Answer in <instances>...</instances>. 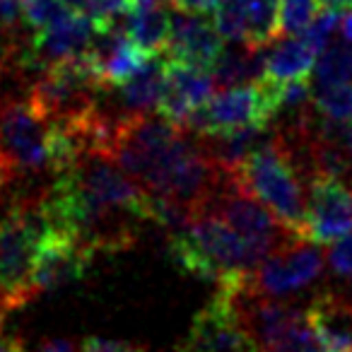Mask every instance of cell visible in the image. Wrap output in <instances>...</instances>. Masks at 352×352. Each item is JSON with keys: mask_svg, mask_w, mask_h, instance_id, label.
Listing matches in <instances>:
<instances>
[{"mask_svg": "<svg viewBox=\"0 0 352 352\" xmlns=\"http://www.w3.org/2000/svg\"><path fill=\"white\" fill-rule=\"evenodd\" d=\"M147 203L150 193L104 155H85L41 193L49 225L97 256L135 244L140 227L150 225Z\"/></svg>", "mask_w": 352, "mask_h": 352, "instance_id": "1", "label": "cell"}, {"mask_svg": "<svg viewBox=\"0 0 352 352\" xmlns=\"http://www.w3.org/2000/svg\"><path fill=\"white\" fill-rule=\"evenodd\" d=\"M166 256L182 273L230 292H239L249 273L265 261L239 232L210 210H198L186 230L166 236Z\"/></svg>", "mask_w": 352, "mask_h": 352, "instance_id": "2", "label": "cell"}, {"mask_svg": "<svg viewBox=\"0 0 352 352\" xmlns=\"http://www.w3.org/2000/svg\"><path fill=\"white\" fill-rule=\"evenodd\" d=\"M49 227L41 193L25 196L0 217V311H17L39 297L34 270Z\"/></svg>", "mask_w": 352, "mask_h": 352, "instance_id": "3", "label": "cell"}, {"mask_svg": "<svg viewBox=\"0 0 352 352\" xmlns=\"http://www.w3.org/2000/svg\"><path fill=\"white\" fill-rule=\"evenodd\" d=\"M244 191L261 201L287 232L302 239L307 217V182L283 150L275 131L251 152L234 176Z\"/></svg>", "mask_w": 352, "mask_h": 352, "instance_id": "4", "label": "cell"}, {"mask_svg": "<svg viewBox=\"0 0 352 352\" xmlns=\"http://www.w3.org/2000/svg\"><path fill=\"white\" fill-rule=\"evenodd\" d=\"M54 171L51 123H46L25 97L0 94V174L8 182Z\"/></svg>", "mask_w": 352, "mask_h": 352, "instance_id": "5", "label": "cell"}, {"mask_svg": "<svg viewBox=\"0 0 352 352\" xmlns=\"http://www.w3.org/2000/svg\"><path fill=\"white\" fill-rule=\"evenodd\" d=\"M278 118L275 87L268 80L241 87L217 89L203 109L186 121V131L198 138H222L244 128H270Z\"/></svg>", "mask_w": 352, "mask_h": 352, "instance_id": "6", "label": "cell"}, {"mask_svg": "<svg viewBox=\"0 0 352 352\" xmlns=\"http://www.w3.org/2000/svg\"><path fill=\"white\" fill-rule=\"evenodd\" d=\"M201 210H210L215 215H220L263 258H268L270 254L285 249V246L294 244V241H302L292 232L285 230L278 217L263 203L256 201L249 191H244L236 179H230Z\"/></svg>", "mask_w": 352, "mask_h": 352, "instance_id": "7", "label": "cell"}, {"mask_svg": "<svg viewBox=\"0 0 352 352\" xmlns=\"http://www.w3.org/2000/svg\"><path fill=\"white\" fill-rule=\"evenodd\" d=\"M176 352H261L230 289H217L193 316Z\"/></svg>", "mask_w": 352, "mask_h": 352, "instance_id": "8", "label": "cell"}, {"mask_svg": "<svg viewBox=\"0 0 352 352\" xmlns=\"http://www.w3.org/2000/svg\"><path fill=\"white\" fill-rule=\"evenodd\" d=\"M323 265L326 258L318 246L309 241H294L270 254L254 273H249L239 292L270 299L289 297L316 283L323 273Z\"/></svg>", "mask_w": 352, "mask_h": 352, "instance_id": "9", "label": "cell"}, {"mask_svg": "<svg viewBox=\"0 0 352 352\" xmlns=\"http://www.w3.org/2000/svg\"><path fill=\"white\" fill-rule=\"evenodd\" d=\"M352 234V184L331 176H316L307 186V217L302 241L336 244Z\"/></svg>", "mask_w": 352, "mask_h": 352, "instance_id": "10", "label": "cell"}, {"mask_svg": "<svg viewBox=\"0 0 352 352\" xmlns=\"http://www.w3.org/2000/svg\"><path fill=\"white\" fill-rule=\"evenodd\" d=\"M222 54H225V39L217 32L215 20L182 10L171 12L169 41L164 49L166 60L212 70Z\"/></svg>", "mask_w": 352, "mask_h": 352, "instance_id": "11", "label": "cell"}, {"mask_svg": "<svg viewBox=\"0 0 352 352\" xmlns=\"http://www.w3.org/2000/svg\"><path fill=\"white\" fill-rule=\"evenodd\" d=\"M97 254L75 241L70 234L49 227L34 270V287L39 294L54 292L85 278Z\"/></svg>", "mask_w": 352, "mask_h": 352, "instance_id": "12", "label": "cell"}, {"mask_svg": "<svg viewBox=\"0 0 352 352\" xmlns=\"http://www.w3.org/2000/svg\"><path fill=\"white\" fill-rule=\"evenodd\" d=\"M215 94V80L210 70L166 60V92L162 99L160 116L176 126H186V121L203 109Z\"/></svg>", "mask_w": 352, "mask_h": 352, "instance_id": "13", "label": "cell"}, {"mask_svg": "<svg viewBox=\"0 0 352 352\" xmlns=\"http://www.w3.org/2000/svg\"><path fill=\"white\" fill-rule=\"evenodd\" d=\"M89 60L94 65V73H97L99 82L104 89H116L121 85L131 82L147 63H150V56L142 54L123 30L104 32L97 34L87 51Z\"/></svg>", "mask_w": 352, "mask_h": 352, "instance_id": "14", "label": "cell"}, {"mask_svg": "<svg viewBox=\"0 0 352 352\" xmlns=\"http://www.w3.org/2000/svg\"><path fill=\"white\" fill-rule=\"evenodd\" d=\"M307 321L328 352H352V299L340 292L316 294L304 309Z\"/></svg>", "mask_w": 352, "mask_h": 352, "instance_id": "15", "label": "cell"}, {"mask_svg": "<svg viewBox=\"0 0 352 352\" xmlns=\"http://www.w3.org/2000/svg\"><path fill=\"white\" fill-rule=\"evenodd\" d=\"M113 92L116 99V118L131 116H152L160 113L162 99L166 92V58H152L131 82L121 85Z\"/></svg>", "mask_w": 352, "mask_h": 352, "instance_id": "16", "label": "cell"}, {"mask_svg": "<svg viewBox=\"0 0 352 352\" xmlns=\"http://www.w3.org/2000/svg\"><path fill=\"white\" fill-rule=\"evenodd\" d=\"M318 54L304 36H285L265 54V78L268 82L285 85L297 80H311Z\"/></svg>", "mask_w": 352, "mask_h": 352, "instance_id": "17", "label": "cell"}, {"mask_svg": "<svg viewBox=\"0 0 352 352\" xmlns=\"http://www.w3.org/2000/svg\"><path fill=\"white\" fill-rule=\"evenodd\" d=\"M169 27H171V12L164 6H142L128 15L123 32L128 39L150 58L164 54L166 41H169Z\"/></svg>", "mask_w": 352, "mask_h": 352, "instance_id": "18", "label": "cell"}, {"mask_svg": "<svg viewBox=\"0 0 352 352\" xmlns=\"http://www.w3.org/2000/svg\"><path fill=\"white\" fill-rule=\"evenodd\" d=\"M265 78V54L258 49H249L241 44V49H225L220 60L212 68V80L217 89L241 87L254 85Z\"/></svg>", "mask_w": 352, "mask_h": 352, "instance_id": "19", "label": "cell"}, {"mask_svg": "<svg viewBox=\"0 0 352 352\" xmlns=\"http://www.w3.org/2000/svg\"><path fill=\"white\" fill-rule=\"evenodd\" d=\"M283 0H246V34L244 44L249 49L263 51L275 39L283 36V17H280Z\"/></svg>", "mask_w": 352, "mask_h": 352, "instance_id": "20", "label": "cell"}, {"mask_svg": "<svg viewBox=\"0 0 352 352\" xmlns=\"http://www.w3.org/2000/svg\"><path fill=\"white\" fill-rule=\"evenodd\" d=\"M314 87H333V85L352 82V49L347 41L328 46L314 68Z\"/></svg>", "mask_w": 352, "mask_h": 352, "instance_id": "21", "label": "cell"}, {"mask_svg": "<svg viewBox=\"0 0 352 352\" xmlns=\"http://www.w3.org/2000/svg\"><path fill=\"white\" fill-rule=\"evenodd\" d=\"M314 109L328 121H352V82L314 87Z\"/></svg>", "mask_w": 352, "mask_h": 352, "instance_id": "22", "label": "cell"}, {"mask_svg": "<svg viewBox=\"0 0 352 352\" xmlns=\"http://www.w3.org/2000/svg\"><path fill=\"white\" fill-rule=\"evenodd\" d=\"M133 10H135L133 0H89L85 15L92 20L97 34H104L121 30V20H128Z\"/></svg>", "mask_w": 352, "mask_h": 352, "instance_id": "23", "label": "cell"}, {"mask_svg": "<svg viewBox=\"0 0 352 352\" xmlns=\"http://www.w3.org/2000/svg\"><path fill=\"white\" fill-rule=\"evenodd\" d=\"M25 27L32 32H41L46 27L56 25L63 17H68L73 10L65 8L63 0H20Z\"/></svg>", "mask_w": 352, "mask_h": 352, "instance_id": "24", "label": "cell"}, {"mask_svg": "<svg viewBox=\"0 0 352 352\" xmlns=\"http://www.w3.org/2000/svg\"><path fill=\"white\" fill-rule=\"evenodd\" d=\"M217 32L225 41L244 44L246 34V0H222L220 8L212 12Z\"/></svg>", "mask_w": 352, "mask_h": 352, "instance_id": "25", "label": "cell"}, {"mask_svg": "<svg viewBox=\"0 0 352 352\" xmlns=\"http://www.w3.org/2000/svg\"><path fill=\"white\" fill-rule=\"evenodd\" d=\"M318 12H321V3H318V0H283V3H280L283 34L302 36Z\"/></svg>", "mask_w": 352, "mask_h": 352, "instance_id": "26", "label": "cell"}, {"mask_svg": "<svg viewBox=\"0 0 352 352\" xmlns=\"http://www.w3.org/2000/svg\"><path fill=\"white\" fill-rule=\"evenodd\" d=\"M338 25H340V12L338 10H321L316 17H314V22L307 27V32H304L302 36L311 44V49L321 56L323 51L328 49V41L333 39Z\"/></svg>", "mask_w": 352, "mask_h": 352, "instance_id": "27", "label": "cell"}, {"mask_svg": "<svg viewBox=\"0 0 352 352\" xmlns=\"http://www.w3.org/2000/svg\"><path fill=\"white\" fill-rule=\"evenodd\" d=\"M326 265L331 268V273L336 275V278L352 285V234L342 236L340 241H336V244L328 249Z\"/></svg>", "mask_w": 352, "mask_h": 352, "instance_id": "28", "label": "cell"}, {"mask_svg": "<svg viewBox=\"0 0 352 352\" xmlns=\"http://www.w3.org/2000/svg\"><path fill=\"white\" fill-rule=\"evenodd\" d=\"M22 3L20 0H0V36L8 39L10 44H17L22 39Z\"/></svg>", "mask_w": 352, "mask_h": 352, "instance_id": "29", "label": "cell"}, {"mask_svg": "<svg viewBox=\"0 0 352 352\" xmlns=\"http://www.w3.org/2000/svg\"><path fill=\"white\" fill-rule=\"evenodd\" d=\"M82 352H147L145 345L131 340H113V338L87 336L82 338Z\"/></svg>", "mask_w": 352, "mask_h": 352, "instance_id": "30", "label": "cell"}, {"mask_svg": "<svg viewBox=\"0 0 352 352\" xmlns=\"http://www.w3.org/2000/svg\"><path fill=\"white\" fill-rule=\"evenodd\" d=\"M316 121H318V131H321L326 138H331L333 142H338V145L342 147V152L352 160V121H347V123L328 121V118H323L321 113H318Z\"/></svg>", "mask_w": 352, "mask_h": 352, "instance_id": "31", "label": "cell"}, {"mask_svg": "<svg viewBox=\"0 0 352 352\" xmlns=\"http://www.w3.org/2000/svg\"><path fill=\"white\" fill-rule=\"evenodd\" d=\"M222 0H169L171 10L193 12V15H212Z\"/></svg>", "mask_w": 352, "mask_h": 352, "instance_id": "32", "label": "cell"}, {"mask_svg": "<svg viewBox=\"0 0 352 352\" xmlns=\"http://www.w3.org/2000/svg\"><path fill=\"white\" fill-rule=\"evenodd\" d=\"M32 352H82V340L70 338H46Z\"/></svg>", "mask_w": 352, "mask_h": 352, "instance_id": "33", "label": "cell"}, {"mask_svg": "<svg viewBox=\"0 0 352 352\" xmlns=\"http://www.w3.org/2000/svg\"><path fill=\"white\" fill-rule=\"evenodd\" d=\"M0 352H30L27 345L17 336H6V331H0Z\"/></svg>", "mask_w": 352, "mask_h": 352, "instance_id": "34", "label": "cell"}, {"mask_svg": "<svg viewBox=\"0 0 352 352\" xmlns=\"http://www.w3.org/2000/svg\"><path fill=\"white\" fill-rule=\"evenodd\" d=\"M318 3H321V10H338V12L352 10V0H318Z\"/></svg>", "mask_w": 352, "mask_h": 352, "instance_id": "35", "label": "cell"}, {"mask_svg": "<svg viewBox=\"0 0 352 352\" xmlns=\"http://www.w3.org/2000/svg\"><path fill=\"white\" fill-rule=\"evenodd\" d=\"M340 34H342V41L352 44V10H347L345 15L340 17Z\"/></svg>", "mask_w": 352, "mask_h": 352, "instance_id": "36", "label": "cell"}, {"mask_svg": "<svg viewBox=\"0 0 352 352\" xmlns=\"http://www.w3.org/2000/svg\"><path fill=\"white\" fill-rule=\"evenodd\" d=\"M63 3H65V8H68V10L85 12V10H87V3H89V0H63Z\"/></svg>", "mask_w": 352, "mask_h": 352, "instance_id": "37", "label": "cell"}, {"mask_svg": "<svg viewBox=\"0 0 352 352\" xmlns=\"http://www.w3.org/2000/svg\"><path fill=\"white\" fill-rule=\"evenodd\" d=\"M135 3V8H142V6H157L160 0H133Z\"/></svg>", "mask_w": 352, "mask_h": 352, "instance_id": "38", "label": "cell"}, {"mask_svg": "<svg viewBox=\"0 0 352 352\" xmlns=\"http://www.w3.org/2000/svg\"><path fill=\"white\" fill-rule=\"evenodd\" d=\"M350 49H352V44H350Z\"/></svg>", "mask_w": 352, "mask_h": 352, "instance_id": "39", "label": "cell"}]
</instances>
